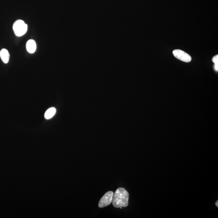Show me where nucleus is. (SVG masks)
<instances>
[{
    "label": "nucleus",
    "instance_id": "obj_8",
    "mask_svg": "<svg viewBox=\"0 0 218 218\" xmlns=\"http://www.w3.org/2000/svg\"><path fill=\"white\" fill-rule=\"evenodd\" d=\"M212 61L215 64H218V55L215 56L212 58Z\"/></svg>",
    "mask_w": 218,
    "mask_h": 218
},
{
    "label": "nucleus",
    "instance_id": "obj_3",
    "mask_svg": "<svg viewBox=\"0 0 218 218\" xmlns=\"http://www.w3.org/2000/svg\"><path fill=\"white\" fill-rule=\"evenodd\" d=\"M114 192L112 191H109L105 193L101 197L99 203V207L102 208L108 206L112 202L113 199Z\"/></svg>",
    "mask_w": 218,
    "mask_h": 218
},
{
    "label": "nucleus",
    "instance_id": "obj_1",
    "mask_svg": "<svg viewBox=\"0 0 218 218\" xmlns=\"http://www.w3.org/2000/svg\"><path fill=\"white\" fill-rule=\"evenodd\" d=\"M129 194L124 188L117 189L114 194L112 202L114 207H125L128 205Z\"/></svg>",
    "mask_w": 218,
    "mask_h": 218
},
{
    "label": "nucleus",
    "instance_id": "obj_10",
    "mask_svg": "<svg viewBox=\"0 0 218 218\" xmlns=\"http://www.w3.org/2000/svg\"><path fill=\"white\" fill-rule=\"evenodd\" d=\"M218 201H216V204H216V206H217V207L218 206Z\"/></svg>",
    "mask_w": 218,
    "mask_h": 218
},
{
    "label": "nucleus",
    "instance_id": "obj_2",
    "mask_svg": "<svg viewBox=\"0 0 218 218\" xmlns=\"http://www.w3.org/2000/svg\"><path fill=\"white\" fill-rule=\"evenodd\" d=\"M13 29L16 36H22L27 32L28 25L22 20H17L13 24Z\"/></svg>",
    "mask_w": 218,
    "mask_h": 218
},
{
    "label": "nucleus",
    "instance_id": "obj_9",
    "mask_svg": "<svg viewBox=\"0 0 218 218\" xmlns=\"http://www.w3.org/2000/svg\"><path fill=\"white\" fill-rule=\"evenodd\" d=\"M215 70L216 71H218V64H215Z\"/></svg>",
    "mask_w": 218,
    "mask_h": 218
},
{
    "label": "nucleus",
    "instance_id": "obj_6",
    "mask_svg": "<svg viewBox=\"0 0 218 218\" xmlns=\"http://www.w3.org/2000/svg\"><path fill=\"white\" fill-rule=\"evenodd\" d=\"M0 57L4 63L7 64L9 62L10 57V55L8 50L5 49H2L0 51Z\"/></svg>",
    "mask_w": 218,
    "mask_h": 218
},
{
    "label": "nucleus",
    "instance_id": "obj_4",
    "mask_svg": "<svg viewBox=\"0 0 218 218\" xmlns=\"http://www.w3.org/2000/svg\"><path fill=\"white\" fill-rule=\"evenodd\" d=\"M173 55L176 58L185 62H190L191 60V57L186 52L179 49L174 50L172 52Z\"/></svg>",
    "mask_w": 218,
    "mask_h": 218
},
{
    "label": "nucleus",
    "instance_id": "obj_7",
    "mask_svg": "<svg viewBox=\"0 0 218 218\" xmlns=\"http://www.w3.org/2000/svg\"><path fill=\"white\" fill-rule=\"evenodd\" d=\"M56 109L55 108H49L45 112V117L46 119H51L55 114H56Z\"/></svg>",
    "mask_w": 218,
    "mask_h": 218
},
{
    "label": "nucleus",
    "instance_id": "obj_5",
    "mask_svg": "<svg viewBox=\"0 0 218 218\" xmlns=\"http://www.w3.org/2000/svg\"><path fill=\"white\" fill-rule=\"evenodd\" d=\"M27 51L30 53H35L36 49V43L33 40H29L27 43Z\"/></svg>",
    "mask_w": 218,
    "mask_h": 218
}]
</instances>
